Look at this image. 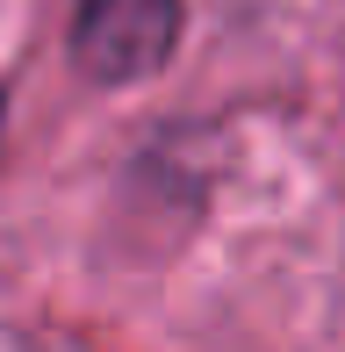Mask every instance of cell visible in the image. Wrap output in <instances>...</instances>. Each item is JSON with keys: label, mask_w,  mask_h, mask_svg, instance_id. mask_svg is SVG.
<instances>
[{"label": "cell", "mask_w": 345, "mask_h": 352, "mask_svg": "<svg viewBox=\"0 0 345 352\" xmlns=\"http://www.w3.org/2000/svg\"><path fill=\"white\" fill-rule=\"evenodd\" d=\"M65 43L93 87H137L166 72L180 43V0H72Z\"/></svg>", "instance_id": "6da1fadb"}]
</instances>
